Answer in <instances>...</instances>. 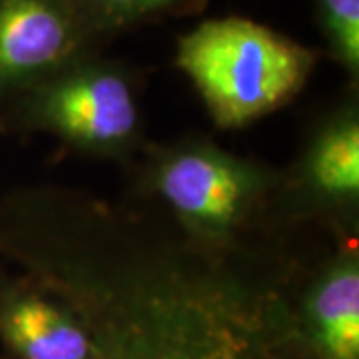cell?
Wrapping results in <instances>:
<instances>
[{"label":"cell","instance_id":"cell-1","mask_svg":"<svg viewBox=\"0 0 359 359\" xmlns=\"http://www.w3.org/2000/svg\"><path fill=\"white\" fill-rule=\"evenodd\" d=\"M316 58L299 42L238 16L200 22L176 50V66L226 130L244 128L295 98Z\"/></svg>","mask_w":359,"mask_h":359},{"label":"cell","instance_id":"cell-2","mask_svg":"<svg viewBox=\"0 0 359 359\" xmlns=\"http://www.w3.org/2000/svg\"><path fill=\"white\" fill-rule=\"evenodd\" d=\"M282 174L204 138L152 148L142 170V194L164 210L192 242L222 248L259 230L276 204Z\"/></svg>","mask_w":359,"mask_h":359},{"label":"cell","instance_id":"cell-3","mask_svg":"<svg viewBox=\"0 0 359 359\" xmlns=\"http://www.w3.org/2000/svg\"><path fill=\"white\" fill-rule=\"evenodd\" d=\"M18 118L80 154L126 160L142 148L136 80L124 65L86 52L18 94Z\"/></svg>","mask_w":359,"mask_h":359},{"label":"cell","instance_id":"cell-4","mask_svg":"<svg viewBox=\"0 0 359 359\" xmlns=\"http://www.w3.org/2000/svg\"><path fill=\"white\" fill-rule=\"evenodd\" d=\"M276 200L290 218L330 222L335 231L358 228L359 106L349 96L309 136L294 172L282 178Z\"/></svg>","mask_w":359,"mask_h":359},{"label":"cell","instance_id":"cell-5","mask_svg":"<svg viewBox=\"0 0 359 359\" xmlns=\"http://www.w3.org/2000/svg\"><path fill=\"white\" fill-rule=\"evenodd\" d=\"M94 39L76 0H0V100L92 52Z\"/></svg>","mask_w":359,"mask_h":359},{"label":"cell","instance_id":"cell-6","mask_svg":"<svg viewBox=\"0 0 359 359\" xmlns=\"http://www.w3.org/2000/svg\"><path fill=\"white\" fill-rule=\"evenodd\" d=\"M299 327L321 359H359V252L353 244L320 262L302 297ZM304 332V330H302Z\"/></svg>","mask_w":359,"mask_h":359},{"label":"cell","instance_id":"cell-7","mask_svg":"<svg viewBox=\"0 0 359 359\" xmlns=\"http://www.w3.org/2000/svg\"><path fill=\"white\" fill-rule=\"evenodd\" d=\"M2 334L22 359H90V337L72 309L44 290L11 295Z\"/></svg>","mask_w":359,"mask_h":359},{"label":"cell","instance_id":"cell-8","mask_svg":"<svg viewBox=\"0 0 359 359\" xmlns=\"http://www.w3.org/2000/svg\"><path fill=\"white\" fill-rule=\"evenodd\" d=\"M321 32L334 60L358 82L359 0H313Z\"/></svg>","mask_w":359,"mask_h":359},{"label":"cell","instance_id":"cell-9","mask_svg":"<svg viewBox=\"0 0 359 359\" xmlns=\"http://www.w3.org/2000/svg\"><path fill=\"white\" fill-rule=\"evenodd\" d=\"M94 36L164 13L186 0H76Z\"/></svg>","mask_w":359,"mask_h":359},{"label":"cell","instance_id":"cell-10","mask_svg":"<svg viewBox=\"0 0 359 359\" xmlns=\"http://www.w3.org/2000/svg\"><path fill=\"white\" fill-rule=\"evenodd\" d=\"M90 359H92V358H90Z\"/></svg>","mask_w":359,"mask_h":359}]
</instances>
